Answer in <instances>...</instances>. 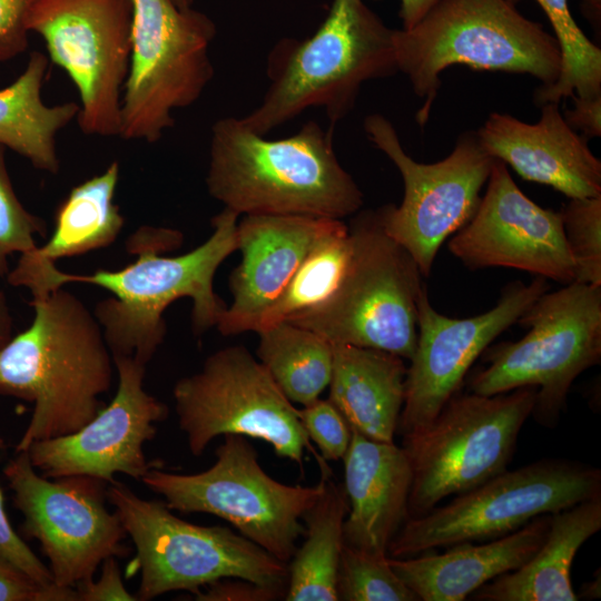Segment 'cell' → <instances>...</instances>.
<instances>
[{
	"label": "cell",
	"mask_w": 601,
	"mask_h": 601,
	"mask_svg": "<svg viewBox=\"0 0 601 601\" xmlns=\"http://www.w3.org/2000/svg\"><path fill=\"white\" fill-rule=\"evenodd\" d=\"M238 216L224 207L211 219V235L195 249L175 257L162 254L181 245L184 237L179 230L142 226L126 243L127 250L137 255L135 262L118 270L99 269L88 275L55 267L32 300L69 283L109 290L114 297L99 300L92 313L111 355L131 356L147 365L166 337L162 314L177 299H191L196 335L216 327L227 306L215 293L214 277L220 264L237 250Z\"/></svg>",
	"instance_id": "obj_1"
},
{
	"label": "cell",
	"mask_w": 601,
	"mask_h": 601,
	"mask_svg": "<svg viewBox=\"0 0 601 601\" xmlns=\"http://www.w3.org/2000/svg\"><path fill=\"white\" fill-rule=\"evenodd\" d=\"M30 304L32 323L0 349V395L33 404L16 452L92 420L116 370L98 321L76 295L61 287Z\"/></svg>",
	"instance_id": "obj_2"
},
{
	"label": "cell",
	"mask_w": 601,
	"mask_h": 601,
	"mask_svg": "<svg viewBox=\"0 0 601 601\" xmlns=\"http://www.w3.org/2000/svg\"><path fill=\"white\" fill-rule=\"evenodd\" d=\"M333 130L308 121L293 136L269 140L238 118L218 119L209 146V195L238 215L355 214L363 193L336 157Z\"/></svg>",
	"instance_id": "obj_3"
},
{
	"label": "cell",
	"mask_w": 601,
	"mask_h": 601,
	"mask_svg": "<svg viewBox=\"0 0 601 601\" xmlns=\"http://www.w3.org/2000/svg\"><path fill=\"white\" fill-rule=\"evenodd\" d=\"M388 28L363 0H333L316 32L284 38L267 59L269 86L243 124L265 136L307 108L321 107L331 127L356 102L361 86L398 71Z\"/></svg>",
	"instance_id": "obj_4"
},
{
	"label": "cell",
	"mask_w": 601,
	"mask_h": 601,
	"mask_svg": "<svg viewBox=\"0 0 601 601\" xmlns=\"http://www.w3.org/2000/svg\"><path fill=\"white\" fill-rule=\"evenodd\" d=\"M398 71L424 99L416 114L423 126L441 86L440 75L453 65L476 70L529 73L542 86L561 70L554 36L529 20L508 0H440L410 29H394Z\"/></svg>",
	"instance_id": "obj_5"
},
{
	"label": "cell",
	"mask_w": 601,
	"mask_h": 601,
	"mask_svg": "<svg viewBox=\"0 0 601 601\" xmlns=\"http://www.w3.org/2000/svg\"><path fill=\"white\" fill-rule=\"evenodd\" d=\"M352 252L336 288L286 322L332 344L390 352L411 359L417 341V302L424 285L412 255L384 230L377 210L348 226Z\"/></svg>",
	"instance_id": "obj_6"
},
{
	"label": "cell",
	"mask_w": 601,
	"mask_h": 601,
	"mask_svg": "<svg viewBox=\"0 0 601 601\" xmlns=\"http://www.w3.org/2000/svg\"><path fill=\"white\" fill-rule=\"evenodd\" d=\"M529 332L487 347L486 366L467 378L469 392L495 395L536 387L534 420L554 428L574 380L601 362V286L570 283L545 292L520 316Z\"/></svg>",
	"instance_id": "obj_7"
},
{
	"label": "cell",
	"mask_w": 601,
	"mask_h": 601,
	"mask_svg": "<svg viewBox=\"0 0 601 601\" xmlns=\"http://www.w3.org/2000/svg\"><path fill=\"white\" fill-rule=\"evenodd\" d=\"M107 499L135 546L138 601L167 592H195L223 579H244L286 593L288 565L221 525L205 526L174 515L166 503L138 496L114 482ZM285 598V597H284Z\"/></svg>",
	"instance_id": "obj_8"
},
{
	"label": "cell",
	"mask_w": 601,
	"mask_h": 601,
	"mask_svg": "<svg viewBox=\"0 0 601 601\" xmlns=\"http://www.w3.org/2000/svg\"><path fill=\"white\" fill-rule=\"evenodd\" d=\"M535 398L534 386L495 395L457 392L427 426L402 436L412 469L408 518L506 471Z\"/></svg>",
	"instance_id": "obj_9"
},
{
	"label": "cell",
	"mask_w": 601,
	"mask_h": 601,
	"mask_svg": "<svg viewBox=\"0 0 601 601\" xmlns=\"http://www.w3.org/2000/svg\"><path fill=\"white\" fill-rule=\"evenodd\" d=\"M601 494V470L566 459H542L504 471L443 506L408 518L387 556L404 559L512 533L531 520Z\"/></svg>",
	"instance_id": "obj_10"
},
{
	"label": "cell",
	"mask_w": 601,
	"mask_h": 601,
	"mask_svg": "<svg viewBox=\"0 0 601 601\" xmlns=\"http://www.w3.org/2000/svg\"><path fill=\"white\" fill-rule=\"evenodd\" d=\"M215 455V463L199 473H170L156 466L141 482L162 496L170 510L224 519L243 536L288 563L305 533L300 520L323 493L328 477L314 486L280 483L263 470L247 439L237 434L224 435Z\"/></svg>",
	"instance_id": "obj_11"
},
{
	"label": "cell",
	"mask_w": 601,
	"mask_h": 601,
	"mask_svg": "<svg viewBox=\"0 0 601 601\" xmlns=\"http://www.w3.org/2000/svg\"><path fill=\"white\" fill-rule=\"evenodd\" d=\"M130 1L131 46L118 136L156 142L174 126L173 111L195 104L213 79L209 48L216 26L171 0Z\"/></svg>",
	"instance_id": "obj_12"
},
{
	"label": "cell",
	"mask_w": 601,
	"mask_h": 601,
	"mask_svg": "<svg viewBox=\"0 0 601 601\" xmlns=\"http://www.w3.org/2000/svg\"><path fill=\"white\" fill-rule=\"evenodd\" d=\"M173 396L179 428L194 456L203 455L217 436L237 434L267 442L277 456L302 469L309 451L322 477L332 474L311 445L298 408L245 346L210 354L198 372L177 381Z\"/></svg>",
	"instance_id": "obj_13"
},
{
	"label": "cell",
	"mask_w": 601,
	"mask_h": 601,
	"mask_svg": "<svg viewBox=\"0 0 601 601\" xmlns=\"http://www.w3.org/2000/svg\"><path fill=\"white\" fill-rule=\"evenodd\" d=\"M364 130L404 181L401 205L377 209L381 224L412 255L422 275L428 276L442 244L475 214L495 158L483 149L476 131L464 132L446 158L422 164L404 151L384 116L368 115Z\"/></svg>",
	"instance_id": "obj_14"
},
{
	"label": "cell",
	"mask_w": 601,
	"mask_h": 601,
	"mask_svg": "<svg viewBox=\"0 0 601 601\" xmlns=\"http://www.w3.org/2000/svg\"><path fill=\"white\" fill-rule=\"evenodd\" d=\"M132 26L130 0H37L28 29L45 41L48 58L75 85L86 135L119 134Z\"/></svg>",
	"instance_id": "obj_15"
},
{
	"label": "cell",
	"mask_w": 601,
	"mask_h": 601,
	"mask_svg": "<svg viewBox=\"0 0 601 601\" xmlns=\"http://www.w3.org/2000/svg\"><path fill=\"white\" fill-rule=\"evenodd\" d=\"M3 472L24 518L23 530L40 543L55 584L75 588L93 578L107 558L127 554V533L105 504V482L83 475L46 477L27 451L16 452Z\"/></svg>",
	"instance_id": "obj_16"
},
{
	"label": "cell",
	"mask_w": 601,
	"mask_h": 601,
	"mask_svg": "<svg viewBox=\"0 0 601 601\" xmlns=\"http://www.w3.org/2000/svg\"><path fill=\"white\" fill-rule=\"evenodd\" d=\"M549 289L546 278L505 286L496 305L483 314L453 318L436 312L426 288L417 302V341L406 371L405 400L396 433L427 426L457 392L473 363L534 300Z\"/></svg>",
	"instance_id": "obj_17"
},
{
	"label": "cell",
	"mask_w": 601,
	"mask_h": 601,
	"mask_svg": "<svg viewBox=\"0 0 601 601\" xmlns=\"http://www.w3.org/2000/svg\"><path fill=\"white\" fill-rule=\"evenodd\" d=\"M117 391L108 406L78 431L35 441L27 449L36 470L49 479L83 475L105 483L121 473L140 480L152 467L144 445L157 433L168 407L144 390L146 365L131 356H112Z\"/></svg>",
	"instance_id": "obj_18"
},
{
	"label": "cell",
	"mask_w": 601,
	"mask_h": 601,
	"mask_svg": "<svg viewBox=\"0 0 601 601\" xmlns=\"http://www.w3.org/2000/svg\"><path fill=\"white\" fill-rule=\"evenodd\" d=\"M487 187L471 220L449 242L470 269L509 267L563 284L575 279L560 211L540 207L494 159Z\"/></svg>",
	"instance_id": "obj_19"
},
{
	"label": "cell",
	"mask_w": 601,
	"mask_h": 601,
	"mask_svg": "<svg viewBox=\"0 0 601 601\" xmlns=\"http://www.w3.org/2000/svg\"><path fill=\"white\" fill-rule=\"evenodd\" d=\"M342 219L305 215H245L237 223L240 264L228 285L233 303L216 327L225 336L253 332L315 243Z\"/></svg>",
	"instance_id": "obj_20"
},
{
	"label": "cell",
	"mask_w": 601,
	"mask_h": 601,
	"mask_svg": "<svg viewBox=\"0 0 601 601\" xmlns=\"http://www.w3.org/2000/svg\"><path fill=\"white\" fill-rule=\"evenodd\" d=\"M541 107L534 125L491 114L476 131L483 149L523 179L550 186L570 199L601 196V162L588 138L566 124L559 102Z\"/></svg>",
	"instance_id": "obj_21"
},
{
	"label": "cell",
	"mask_w": 601,
	"mask_h": 601,
	"mask_svg": "<svg viewBox=\"0 0 601 601\" xmlns=\"http://www.w3.org/2000/svg\"><path fill=\"white\" fill-rule=\"evenodd\" d=\"M343 462V485L348 499L344 543L387 555L391 541L408 519V459L394 442L374 441L352 430Z\"/></svg>",
	"instance_id": "obj_22"
},
{
	"label": "cell",
	"mask_w": 601,
	"mask_h": 601,
	"mask_svg": "<svg viewBox=\"0 0 601 601\" xmlns=\"http://www.w3.org/2000/svg\"><path fill=\"white\" fill-rule=\"evenodd\" d=\"M550 519L551 514H543L496 539L454 544L443 553L388 556V562L420 601H464L483 584L529 561L544 541Z\"/></svg>",
	"instance_id": "obj_23"
},
{
	"label": "cell",
	"mask_w": 601,
	"mask_h": 601,
	"mask_svg": "<svg viewBox=\"0 0 601 601\" xmlns=\"http://www.w3.org/2000/svg\"><path fill=\"white\" fill-rule=\"evenodd\" d=\"M120 167L112 161L101 174L75 186L59 204L55 229L49 240L20 254L7 275L16 287L36 294L56 262L111 245L120 234L125 218L115 204Z\"/></svg>",
	"instance_id": "obj_24"
},
{
	"label": "cell",
	"mask_w": 601,
	"mask_h": 601,
	"mask_svg": "<svg viewBox=\"0 0 601 601\" xmlns=\"http://www.w3.org/2000/svg\"><path fill=\"white\" fill-rule=\"evenodd\" d=\"M406 371L404 358L396 354L333 344L328 400L352 430L392 443L404 405Z\"/></svg>",
	"instance_id": "obj_25"
},
{
	"label": "cell",
	"mask_w": 601,
	"mask_h": 601,
	"mask_svg": "<svg viewBox=\"0 0 601 601\" xmlns=\"http://www.w3.org/2000/svg\"><path fill=\"white\" fill-rule=\"evenodd\" d=\"M601 529V494L551 514L536 552L514 571L475 590L474 601H577L571 568L579 549Z\"/></svg>",
	"instance_id": "obj_26"
},
{
	"label": "cell",
	"mask_w": 601,
	"mask_h": 601,
	"mask_svg": "<svg viewBox=\"0 0 601 601\" xmlns=\"http://www.w3.org/2000/svg\"><path fill=\"white\" fill-rule=\"evenodd\" d=\"M48 63L47 56L32 51L19 77L0 89V146L24 157L37 169L57 174V135L77 119L80 107L76 102L45 104L41 90Z\"/></svg>",
	"instance_id": "obj_27"
},
{
	"label": "cell",
	"mask_w": 601,
	"mask_h": 601,
	"mask_svg": "<svg viewBox=\"0 0 601 601\" xmlns=\"http://www.w3.org/2000/svg\"><path fill=\"white\" fill-rule=\"evenodd\" d=\"M348 499L343 484L325 479L324 491L304 514V542L288 565L286 601H338L337 572Z\"/></svg>",
	"instance_id": "obj_28"
},
{
	"label": "cell",
	"mask_w": 601,
	"mask_h": 601,
	"mask_svg": "<svg viewBox=\"0 0 601 601\" xmlns=\"http://www.w3.org/2000/svg\"><path fill=\"white\" fill-rule=\"evenodd\" d=\"M257 357L283 394L302 406L329 385L333 344L322 335L282 322L259 332Z\"/></svg>",
	"instance_id": "obj_29"
},
{
	"label": "cell",
	"mask_w": 601,
	"mask_h": 601,
	"mask_svg": "<svg viewBox=\"0 0 601 601\" xmlns=\"http://www.w3.org/2000/svg\"><path fill=\"white\" fill-rule=\"evenodd\" d=\"M351 252L348 226L339 220L315 243L279 297L259 316L253 332L286 322L323 302L338 285Z\"/></svg>",
	"instance_id": "obj_30"
},
{
	"label": "cell",
	"mask_w": 601,
	"mask_h": 601,
	"mask_svg": "<svg viewBox=\"0 0 601 601\" xmlns=\"http://www.w3.org/2000/svg\"><path fill=\"white\" fill-rule=\"evenodd\" d=\"M516 6L521 0H508ZM546 14L561 50L558 79L534 91V102H560L573 95L583 98L601 96V50L577 24L568 0H535Z\"/></svg>",
	"instance_id": "obj_31"
},
{
	"label": "cell",
	"mask_w": 601,
	"mask_h": 601,
	"mask_svg": "<svg viewBox=\"0 0 601 601\" xmlns=\"http://www.w3.org/2000/svg\"><path fill=\"white\" fill-rule=\"evenodd\" d=\"M338 601H420L397 577L387 555L344 543L336 581Z\"/></svg>",
	"instance_id": "obj_32"
},
{
	"label": "cell",
	"mask_w": 601,
	"mask_h": 601,
	"mask_svg": "<svg viewBox=\"0 0 601 601\" xmlns=\"http://www.w3.org/2000/svg\"><path fill=\"white\" fill-rule=\"evenodd\" d=\"M577 283L601 286V196L572 198L560 210Z\"/></svg>",
	"instance_id": "obj_33"
},
{
	"label": "cell",
	"mask_w": 601,
	"mask_h": 601,
	"mask_svg": "<svg viewBox=\"0 0 601 601\" xmlns=\"http://www.w3.org/2000/svg\"><path fill=\"white\" fill-rule=\"evenodd\" d=\"M4 147L0 146V278L10 272L9 256L36 248L37 236H45L46 223L19 200L9 177Z\"/></svg>",
	"instance_id": "obj_34"
},
{
	"label": "cell",
	"mask_w": 601,
	"mask_h": 601,
	"mask_svg": "<svg viewBox=\"0 0 601 601\" xmlns=\"http://www.w3.org/2000/svg\"><path fill=\"white\" fill-rule=\"evenodd\" d=\"M302 425L326 462L343 460L352 439V428L329 400H321L298 410Z\"/></svg>",
	"instance_id": "obj_35"
},
{
	"label": "cell",
	"mask_w": 601,
	"mask_h": 601,
	"mask_svg": "<svg viewBox=\"0 0 601 601\" xmlns=\"http://www.w3.org/2000/svg\"><path fill=\"white\" fill-rule=\"evenodd\" d=\"M2 441L0 439V447ZM0 558L43 587L55 584L50 569L33 553L16 533L6 513L0 487Z\"/></svg>",
	"instance_id": "obj_36"
},
{
	"label": "cell",
	"mask_w": 601,
	"mask_h": 601,
	"mask_svg": "<svg viewBox=\"0 0 601 601\" xmlns=\"http://www.w3.org/2000/svg\"><path fill=\"white\" fill-rule=\"evenodd\" d=\"M0 601H77L75 588L43 587L0 558Z\"/></svg>",
	"instance_id": "obj_37"
},
{
	"label": "cell",
	"mask_w": 601,
	"mask_h": 601,
	"mask_svg": "<svg viewBox=\"0 0 601 601\" xmlns=\"http://www.w3.org/2000/svg\"><path fill=\"white\" fill-rule=\"evenodd\" d=\"M37 0H0V63L14 59L28 47V17Z\"/></svg>",
	"instance_id": "obj_38"
},
{
	"label": "cell",
	"mask_w": 601,
	"mask_h": 601,
	"mask_svg": "<svg viewBox=\"0 0 601 601\" xmlns=\"http://www.w3.org/2000/svg\"><path fill=\"white\" fill-rule=\"evenodd\" d=\"M198 601H274L285 592L244 579H223L193 592Z\"/></svg>",
	"instance_id": "obj_39"
},
{
	"label": "cell",
	"mask_w": 601,
	"mask_h": 601,
	"mask_svg": "<svg viewBox=\"0 0 601 601\" xmlns=\"http://www.w3.org/2000/svg\"><path fill=\"white\" fill-rule=\"evenodd\" d=\"M98 580H85L75 587L77 601H138L125 587L116 556L104 560Z\"/></svg>",
	"instance_id": "obj_40"
},
{
	"label": "cell",
	"mask_w": 601,
	"mask_h": 601,
	"mask_svg": "<svg viewBox=\"0 0 601 601\" xmlns=\"http://www.w3.org/2000/svg\"><path fill=\"white\" fill-rule=\"evenodd\" d=\"M573 108L566 109L564 120L575 131H581L585 138L601 136V96L582 98L573 95Z\"/></svg>",
	"instance_id": "obj_41"
},
{
	"label": "cell",
	"mask_w": 601,
	"mask_h": 601,
	"mask_svg": "<svg viewBox=\"0 0 601 601\" xmlns=\"http://www.w3.org/2000/svg\"><path fill=\"white\" fill-rule=\"evenodd\" d=\"M440 0H400L398 16L403 28L410 29L416 24L427 11Z\"/></svg>",
	"instance_id": "obj_42"
},
{
	"label": "cell",
	"mask_w": 601,
	"mask_h": 601,
	"mask_svg": "<svg viewBox=\"0 0 601 601\" xmlns=\"http://www.w3.org/2000/svg\"><path fill=\"white\" fill-rule=\"evenodd\" d=\"M12 316L7 302V297L0 287V349L12 337Z\"/></svg>",
	"instance_id": "obj_43"
},
{
	"label": "cell",
	"mask_w": 601,
	"mask_h": 601,
	"mask_svg": "<svg viewBox=\"0 0 601 601\" xmlns=\"http://www.w3.org/2000/svg\"><path fill=\"white\" fill-rule=\"evenodd\" d=\"M601 595V577H600V570L598 572V577H594L592 580L585 582L581 587V592L578 593L579 600H592L600 598Z\"/></svg>",
	"instance_id": "obj_44"
},
{
	"label": "cell",
	"mask_w": 601,
	"mask_h": 601,
	"mask_svg": "<svg viewBox=\"0 0 601 601\" xmlns=\"http://www.w3.org/2000/svg\"><path fill=\"white\" fill-rule=\"evenodd\" d=\"M583 12L590 21L597 26L600 24L601 0H583Z\"/></svg>",
	"instance_id": "obj_45"
},
{
	"label": "cell",
	"mask_w": 601,
	"mask_h": 601,
	"mask_svg": "<svg viewBox=\"0 0 601 601\" xmlns=\"http://www.w3.org/2000/svg\"><path fill=\"white\" fill-rule=\"evenodd\" d=\"M179 9L193 8V4L198 0H171Z\"/></svg>",
	"instance_id": "obj_46"
}]
</instances>
